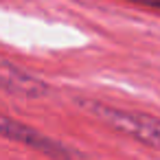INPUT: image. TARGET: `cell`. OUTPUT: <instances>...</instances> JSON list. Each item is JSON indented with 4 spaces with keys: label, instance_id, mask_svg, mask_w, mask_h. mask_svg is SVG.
Segmentation results:
<instances>
[{
    "label": "cell",
    "instance_id": "1",
    "mask_svg": "<svg viewBox=\"0 0 160 160\" xmlns=\"http://www.w3.org/2000/svg\"><path fill=\"white\" fill-rule=\"evenodd\" d=\"M90 112L94 116H99L105 125L114 127L116 132L127 134V136L136 138L138 142L160 151V118L142 114V112L110 108V105H103V103L90 105Z\"/></svg>",
    "mask_w": 160,
    "mask_h": 160
},
{
    "label": "cell",
    "instance_id": "2",
    "mask_svg": "<svg viewBox=\"0 0 160 160\" xmlns=\"http://www.w3.org/2000/svg\"><path fill=\"white\" fill-rule=\"evenodd\" d=\"M2 136L9 138V140H18V142H22V145H29V147L42 151V153H46V156H51V158L70 160V151H68L62 142H57V140H53V138H48V136L35 132L33 127H29V125H24V123H20V121H13V118H9V116L2 118Z\"/></svg>",
    "mask_w": 160,
    "mask_h": 160
},
{
    "label": "cell",
    "instance_id": "3",
    "mask_svg": "<svg viewBox=\"0 0 160 160\" xmlns=\"http://www.w3.org/2000/svg\"><path fill=\"white\" fill-rule=\"evenodd\" d=\"M0 81H2L5 92H11L16 97L38 99V97H44L48 92V86L42 79H38L35 75H31L22 68L11 66L9 62L2 64V77H0Z\"/></svg>",
    "mask_w": 160,
    "mask_h": 160
}]
</instances>
